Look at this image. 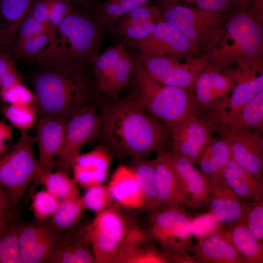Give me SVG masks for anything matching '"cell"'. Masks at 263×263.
I'll return each mask as SVG.
<instances>
[{
  "mask_svg": "<svg viewBox=\"0 0 263 263\" xmlns=\"http://www.w3.org/2000/svg\"><path fill=\"white\" fill-rule=\"evenodd\" d=\"M210 193L207 206L221 223L234 224L244 221L248 204L241 203L223 178L208 179Z\"/></svg>",
  "mask_w": 263,
  "mask_h": 263,
  "instance_id": "obj_17",
  "label": "cell"
},
{
  "mask_svg": "<svg viewBox=\"0 0 263 263\" xmlns=\"http://www.w3.org/2000/svg\"><path fill=\"white\" fill-rule=\"evenodd\" d=\"M12 127L0 120V157L3 155L8 147V143L12 137Z\"/></svg>",
  "mask_w": 263,
  "mask_h": 263,
  "instance_id": "obj_52",
  "label": "cell"
},
{
  "mask_svg": "<svg viewBox=\"0 0 263 263\" xmlns=\"http://www.w3.org/2000/svg\"><path fill=\"white\" fill-rule=\"evenodd\" d=\"M96 106L87 107L67 121L62 147L55 162L57 170L73 169L83 146L99 137L101 119Z\"/></svg>",
  "mask_w": 263,
  "mask_h": 263,
  "instance_id": "obj_9",
  "label": "cell"
},
{
  "mask_svg": "<svg viewBox=\"0 0 263 263\" xmlns=\"http://www.w3.org/2000/svg\"><path fill=\"white\" fill-rule=\"evenodd\" d=\"M0 98L7 104L30 105L34 103L35 94L20 82L8 88L0 89Z\"/></svg>",
  "mask_w": 263,
  "mask_h": 263,
  "instance_id": "obj_46",
  "label": "cell"
},
{
  "mask_svg": "<svg viewBox=\"0 0 263 263\" xmlns=\"http://www.w3.org/2000/svg\"><path fill=\"white\" fill-rule=\"evenodd\" d=\"M31 192L38 185H43L46 190L60 200L80 196L77 185L65 171H50L42 174L33 181ZM31 194V195H32Z\"/></svg>",
  "mask_w": 263,
  "mask_h": 263,
  "instance_id": "obj_30",
  "label": "cell"
},
{
  "mask_svg": "<svg viewBox=\"0 0 263 263\" xmlns=\"http://www.w3.org/2000/svg\"><path fill=\"white\" fill-rule=\"evenodd\" d=\"M83 207L80 196L61 200L56 211L50 217L53 226L61 230L71 228L79 219Z\"/></svg>",
  "mask_w": 263,
  "mask_h": 263,
  "instance_id": "obj_33",
  "label": "cell"
},
{
  "mask_svg": "<svg viewBox=\"0 0 263 263\" xmlns=\"http://www.w3.org/2000/svg\"><path fill=\"white\" fill-rule=\"evenodd\" d=\"M135 56L148 74L162 83L185 89L193 84L192 74L168 58L139 53Z\"/></svg>",
  "mask_w": 263,
  "mask_h": 263,
  "instance_id": "obj_20",
  "label": "cell"
},
{
  "mask_svg": "<svg viewBox=\"0 0 263 263\" xmlns=\"http://www.w3.org/2000/svg\"><path fill=\"white\" fill-rule=\"evenodd\" d=\"M73 3L82 7L85 11L91 12L98 4L99 0H72Z\"/></svg>",
  "mask_w": 263,
  "mask_h": 263,
  "instance_id": "obj_55",
  "label": "cell"
},
{
  "mask_svg": "<svg viewBox=\"0 0 263 263\" xmlns=\"http://www.w3.org/2000/svg\"><path fill=\"white\" fill-rule=\"evenodd\" d=\"M244 222L252 234L258 241L263 239V200L248 204Z\"/></svg>",
  "mask_w": 263,
  "mask_h": 263,
  "instance_id": "obj_47",
  "label": "cell"
},
{
  "mask_svg": "<svg viewBox=\"0 0 263 263\" xmlns=\"http://www.w3.org/2000/svg\"><path fill=\"white\" fill-rule=\"evenodd\" d=\"M37 120L35 137L38 147V171L35 180L55 168L62 147L67 122L47 117H40Z\"/></svg>",
  "mask_w": 263,
  "mask_h": 263,
  "instance_id": "obj_12",
  "label": "cell"
},
{
  "mask_svg": "<svg viewBox=\"0 0 263 263\" xmlns=\"http://www.w3.org/2000/svg\"><path fill=\"white\" fill-rule=\"evenodd\" d=\"M33 84L38 118L47 117L68 121L91 105L101 94L92 63L73 64L40 69Z\"/></svg>",
  "mask_w": 263,
  "mask_h": 263,
  "instance_id": "obj_2",
  "label": "cell"
},
{
  "mask_svg": "<svg viewBox=\"0 0 263 263\" xmlns=\"http://www.w3.org/2000/svg\"><path fill=\"white\" fill-rule=\"evenodd\" d=\"M72 0H52L46 22L50 40L62 21L73 11Z\"/></svg>",
  "mask_w": 263,
  "mask_h": 263,
  "instance_id": "obj_44",
  "label": "cell"
},
{
  "mask_svg": "<svg viewBox=\"0 0 263 263\" xmlns=\"http://www.w3.org/2000/svg\"><path fill=\"white\" fill-rule=\"evenodd\" d=\"M103 27L89 12L73 10L34 61L40 69L92 63L100 53Z\"/></svg>",
  "mask_w": 263,
  "mask_h": 263,
  "instance_id": "obj_3",
  "label": "cell"
},
{
  "mask_svg": "<svg viewBox=\"0 0 263 263\" xmlns=\"http://www.w3.org/2000/svg\"></svg>",
  "mask_w": 263,
  "mask_h": 263,
  "instance_id": "obj_58",
  "label": "cell"
},
{
  "mask_svg": "<svg viewBox=\"0 0 263 263\" xmlns=\"http://www.w3.org/2000/svg\"><path fill=\"white\" fill-rule=\"evenodd\" d=\"M17 70L10 54L0 51V78L9 72Z\"/></svg>",
  "mask_w": 263,
  "mask_h": 263,
  "instance_id": "obj_53",
  "label": "cell"
},
{
  "mask_svg": "<svg viewBox=\"0 0 263 263\" xmlns=\"http://www.w3.org/2000/svg\"><path fill=\"white\" fill-rule=\"evenodd\" d=\"M170 153L185 205L193 208L207 206L210 193L208 179L188 160L172 151Z\"/></svg>",
  "mask_w": 263,
  "mask_h": 263,
  "instance_id": "obj_14",
  "label": "cell"
},
{
  "mask_svg": "<svg viewBox=\"0 0 263 263\" xmlns=\"http://www.w3.org/2000/svg\"><path fill=\"white\" fill-rule=\"evenodd\" d=\"M260 130L247 129L231 136V157L241 167L263 179V136Z\"/></svg>",
  "mask_w": 263,
  "mask_h": 263,
  "instance_id": "obj_16",
  "label": "cell"
},
{
  "mask_svg": "<svg viewBox=\"0 0 263 263\" xmlns=\"http://www.w3.org/2000/svg\"><path fill=\"white\" fill-rule=\"evenodd\" d=\"M44 32L48 33L46 24L34 18L31 7L20 25L14 45Z\"/></svg>",
  "mask_w": 263,
  "mask_h": 263,
  "instance_id": "obj_48",
  "label": "cell"
},
{
  "mask_svg": "<svg viewBox=\"0 0 263 263\" xmlns=\"http://www.w3.org/2000/svg\"><path fill=\"white\" fill-rule=\"evenodd\" d=\"M158 195V210L185 207L180 184L172 162L170 152L162 149L152 159Z\"/></svg>",
  "mask_w": 263,
  "mask_h": 263,
  "instance_id": "obj_15",
  "label": "cell"
},
{
  "mask_svg": "<svg viewBox=\"0 0 263 263\" xmlns=\"http://www.w3.org/2000/svg\"><path fill=\"white\" fill-rule=\"evenodd\" d=\"M36 137L21 131L10 151L0 157V185L6 190L13 207L24 197L38 171L34 146Z\"/></svg>",
  "mask_w": 263,
  "mask_h": 263,
  "instance_id": "obj_5",
  "label": "cell"
},
{
  "mask_svg": "<svg viewBox=\"0 0 263 263\" xmlns=\"http://www.w3.org/2000/svg\"><path fill=\"white\" fill-rule=\"evenodd\" d=\"M113 156L109 149L102 144L90 152L80 154L75 164L88 167L107 175Z\"/></svg>",
  "mask_w": 263,
  "mask_h": 263,
  "instance_id": "obj_38",
  "label": "cell"
},
{
  "mask_svg": "<svg viewBox=\"0 0 263 263\" xmlns=\"http://www.w3.org/2000/svg\"><path fill=\"white\" fill-rule=\"evenodd\" d=\"M227 28L242 50L251 55L257 54L262 41L261 29L249 15L243 12L236 14Z\"/></svg>",
  "mask_w": 263,
  "mask_h": 263,
  "instance_id": "obj_27",
  "label": "cell"
},
{
  "mask_svg": "<svg viewBox=\"0 0 263 263\" xmlns=\"http://www.w3.org/2000/svg\"><path fill=\"white\" fill-rule=\"evenodd\" d=\"M31 197V209L36 218L40 221L51 217L56 211L61 202L46 190L33 193Z\"/></svg>",
  "mask_w": 263,
  "mask_h": 263,
  "instance_id": "obj_41",
  "label": "cell"
},
{
  "mask_svg": "<svg viewBox=\"0 0 263 263\" xmlns=\"http://www.w3.org/2000/svg\"><path fill=\"white\" fill-rule=\"evenodd\" d=\"M73 169L76 184L86 189L102 184L107 177L86 166L77 164L74 165Z\"/></svg>",
  "mask_w": 263,
  "mask_h": 263,
  "instance_id": "obj_49",
  "label": "cell"
},
{
  "mask_svg": "<svg viewBox=\"0 0 263 263\" xmlns=\"http://www.w3.org/2000/svg\"><path fill=\"white\" fill-rule=\"evenodd\" d=\"M159 10L164 21L179 31L188 40L196 37L194 25L196 13L192 9L177 4L174 0H164Z\"/></svg>",
  "mask_w": 263,
  "mask_h": 263,
  "instance_id": "obj_31",
  "label": "cell"
},
{
  "mask_svg": "<svg viewBox=\"0 0 263 263\" xmlns=\"http://www.w3.org/2000/svg\"><path fill=\"white\" fill-rule=\"evenodd\" d=\"M49 41L47 32L41 33L14 45L10 54L14 57L34 60L45 46L48 45Z\"/></svg>",
  "mask_w": 263,
  "mask_h": 263,
  "instance_id": "obj_39",
  "label": "cell"
},
{
  "mask_svg": "<svg viewBox=\"0 0 263 263\" xmlns=\"http://www.w3.org/2000/svg\"><path fill=\"white\" fill-rule=\"evenodd\" d=\"M223 178L243 203L251 204L263 200V179L243 169L232 157L224 170Z\"/></svg>",
  "mask_w": 263,
  "mask_h": 263,
  "instance_id": "obj_23",
  "label": "cell"
},
{
  "mask_svg": "<svg viewBox=\"0 0 263 263\" xmlns=\"http://www.w3.org/2000/svg\"><path fill=\"white\" fill-rule=\"evenodd\" d=\"M58 242L57 233L50 227L28 251L20 255L22 263H47Z\"/></svg>",
  "mask_w": 263,
  "mask_h": 263,
  "instance_id": "obj_34",
  "label": "cell"
},
{
  "mask_svg": "<svg viewBox=\"0 0 263 263\" xmlns=\"http://www.w3.org/2000/svg\"><path fill=\"white\" fill-rule=\"evenodd\" d=\"M12 207L13 204L8 193L0 185V210L10 211Z\"/></svg>",
  "mask_w": 263,
  "mask_h": 263,
  "instance_id": "obj_54",
  "label": "cell"
},
{
  "mask_svg": "<svg viewBox=\"0 0 263 263\" xmlns=\"http://www.w3.org/2000/svg\"><path fill=\"white\" fill-rule=\"evenodd\" d=\"M202 10L207 12L220 11L226 7L229 0H192Z\"/></svg>",
  "mask_w": 263,
  "mask_h": 263,
  "instance_id": "obj_51",
  "label": "cell"
},
{
  "mask_svg": "<svg viewBox=\"0 0 263 263\" xmlns=\"http://www.w3.org/2000/svg\"><path fill=\"white\" fill-rule=\"evenodd\" d=\"M1 112L13 125L21 131L31 128L38 118L37 110L33 105L7 104L1 108Z\"/></svg>",
  "mask_w": 263,
  "mask_h": 263,
  "instance_id": "obj_36",
  "label": "cell"
},
{
  "mask_svg": "<svg viewBox=\"0 0 263 263\" xmlns=\"http://www.w3.org/2000/svg\"><path fill=\"white\" fill-rule=\"evenodd\" d=\"M50 228V226L44 224L37 222L19 225L20 255L28 251Z\"/></svg>",
  "mask_w": 263,
  "mask_h": 263,
  "instance_id": "obj_43",
  "label": "cell"
},
{
  "mask_svg": "<svg viewBox=\"0 0 263 263\" xmlns=\"http://www.w3.org/2000/svg\"><path fill=\"white\" fill-rule=\"evenodd\" d=\"M49 263H95L88 226L64 245H57L47 261Z\"/></svg>",
  "mask_w": 263,
  "mask_h": 263,
  "instance_id": "obj_28",
  "label": "cell"
},
{
  "mask_svg": "<svg viewBox=\"0 0 263 263\" xmlns=\"http://www.w3.org/2000/svg\"><path fill=\"white\" fill-rule=\"evenodd\" d=\"M231 157L230 135L213 136L204 150L197 165L207 179L222 178Z\"/></svg>",
  "mask_w": 263,
  "mask_h": 263,
  "instance_id": "obj_25",
  "label": "cell"
},
{
  "mask_svg": "<svg viewBox=\"0 0 263 263\" xmlns=\"http://www.w3.org/2000/svg\"><path fill=\"white\" fill-rule=\"evenodd\" d=\"M199 263H245L235 248L220 236L214 234L198 240L190 251Z\"/></svg>",
  "mask_w": 263,
  "mask_h": 263,
  "instance_id": "obj_24",
  "label": "cell"
},
{
  "mask_svg": "<svg viewBox=\"0 0 263 263\" xmlns=\"http://www.w3.org/2000/svg\"><path fill=\"white\" fill-rule=\"evenodd\" d=\"M231 87L228 78L216 72L204 73L196 82V101L201 111L219 113L227 110Z\"/></svg>",
  "mask_w": 263,
  "mask_h": 263,
  "instance_id": "obj_18",
  "label": "cell"
},
{
  "mask_svg": "<svg viewBox=\"0 0 263 263\" xmlns=\"http://www.w3.org/2000/svg\"><path fill=\"white\" fill-rule=\"evenodd\" d=\"M133 74L126 96L134 104L170 129L188 116L201 114L195 97L186 89L162 83L152 78L135 55Z\"/></svg>",
  "mask_w": 263,
  "mask_h": 263,
  "instance_id": "obj_4",
  "label": "cell"
},
{
  "mask_svg": "<svg viewBox=\"0 0 263 263\" xmlns=\"http://www.w3.org/2000/svg\"><path fill=\"white\" fill-rule=\"evenodd\" d=\"M155 244L148 230L133 225L125 237L113 263H169L167 256Z\"/></svg>",
  "mask_w": 263,
  "mask_h": 263,
  "instance_id": "obj_13",
  "label": "cell"
},
{
  "mask_svg": "<svg viewBox=\"0 0 263 263\" xmlns=\"http://www.w3.org/2000/svg\"><path fill=\"white\" fill-rule=\"evenodd\" d=\"M263 90V75L239 84L229 97L227 111H233Z\"/></svg>",
  "mask_w": 263,
  "mask_h": 263,
  "instance_id": "obj_37",
  "label": "cell"
},
{
  "mask_svg": "<svg viewBox=\"0 0 263 263\" xmlns=\"http://www.w3.org/2000/svg\"><path fill=\"white\" fill-rule=\"evenodd\" d=\"M109 99L104 102L101 97L97 103L99 137L113 155L120 159L146 158L171 144L169 129L126 96Z\"/></svg>",
  "mask_w": 263,
  "mask_h": 263,
  "instance_id": "obj_1",
  "label": "cell"
},
{
  "mask_svg": "<svg viewBox=\"0 0 263 263\" xmlns=\"http://www.w3.org/2000/svg\"><path fill=\"white\" fill-rule=\"evenodd\" d=\"M1 113V108L0 107V113Z\"/></svg>",
  "mask_w": 263,
  "mask_h": 263,
  "instance_id": "obj_57",
  "label": "cell"
},
{
  "mask_svg": "<svg viewBox=\"0 0 263 263\" xmlns=\"http://www.w3.org/2000/svg\"><path fill=\"white\" fill-rule=\"evenodd\" d=\"M128 166L133 170L141 191L143 210L150 215L157 210L158 206L153 160L146 158L130 159Z\"/></svg>",
  "mask_w": 263,
  "mask_h": 263,
  "instance_id": "obj_29",
  "label": "cell"
},
{
  "mask_svg": "<svg viewBox=\"0 0 263 263\" xmlns=\"http://www.w3.org/2000/svg\"><path fill=\"white\" fill-rule=\"evenodd\" d=\"M52 0H34L31 7V11L36 20L46 24Z\"/></svg>",
  "mask_w": 263,
  "mask_h": 263,
  "instance_id": "obj_50",
  "label": "cell"
},
{
  "mask_svg": "<svg viewBox=\"0 0 263 263\" xmlns=\"http://www.w3.org/2000/svg\"><path fill=\"white\" fill-rule=\"evenodd\" d=\"M212 114L208 119L223 135H232L247 129L263 132V90L233 111Z\"/></svg>",
  "mask_w": 263,
  "mask_h": 263,
  "instance_id": "obj_11",
  "label": "cell"
},
{
  "mask_svg": "<svg viewBox=\"0 0 263 263\" xmlns=\"http://www.w3.org/2000/svg\"><path fill=\"white\" fill-rule=\"evenodd\" d=\"M19 225L8 224L0 232V263H22L19 243Z\"/></svg>",
  "mask_w": 263,
  "mask_h": 263,
  "instance_id": "obj_35",
  "label": "cell"
},
{
  "mask_svg": "<svg viewBox=\"0 0 263 263\" xmlns=\"http://www.w3.org/2000/svg\"><path fill=\"white\" fill-rule=\"evenodd\" d=\"M10 211L0 210V226L6 225L9 222Z\"/></svg>",
  "mask_w": 263,
  "mask_h": 263,
  "instance_id": "obj_56",
  "label": "cell"
},
{
  "mask_svg": "<svg viewBox=\"0 0 263 263\" xmlns=\"http://www.w3.org/2000/svg\"><path fill=\"white\" fill-rule=\"evenodd\" d=\"M152 33L166 40L174 52H185L189 47L188 39L179 31L164 20L156 24Z\"/></svg>",
  "mask_w": 263,
  "mask_h": 263,
  "instance_id": "obj_42",
  "label": "cell"
},
{
  "mask_svg": "<svg viewBox=\"0 0 263 263\" xmlns=\"http://www.w3.org/2000/svg\"><path fill=\"white\" fill-rule=\"evenodd\" d=\"M150 0H107L99 4L90 13L103 26L112 28L120 18Z\"/></svg>",
  "mask_w": 263,
  "mask_h": 263,
  "instance_id": "obj_32",
  "label": "cell"
},
{
  "mask_svg": "<svg viewBox=\"0 0 263 263\" xmlns=\"http://www.w3.org/2000/svg\"><path fill=\"white\" fill-rule=\"evenodd\" d=\"M160 16L159 9L144 4L120 18L112 28L126 40L141 39L152 33Z\"/></svg>",
  "mask_w": 263,
  "mask_h": 263,
  "instance_id": "obj_19",
  "label": "cell"
},
{
  "mask_svg": "<svg viewBox=\"0 0 263 263\" xmlns=\"http://www.w3.org/2000/svg\"><path fill=\"white\" fill-rule=\"evenodd\" d=\"M148 229L165 253L188 254L193 246L190 218L184 207L158 210L150 214Z\"/></svg>",
  "mask_w": 263,
  "mask_h": 263,
  "instance_id": "obj_6",
  "label": "cell"
},
{
  "mask_svg": "<svg viewBox=\"0 0 263 263\" xmlns=\"http://www.w3.org/2000/svg\"><path fill=\"white\" fill-rule=\"evenodd\" d=\"M114 201L128 209H144V198L135 174L128 165H120L108 185Z\"/></svg>",
  "mask_w": 263,
  "mask_h": 263,
  "instance_id": "obj_21",
  "label": "cell"
},
{
  "mask_svg": "<svg viewBox=\"0 0 263 263\" xmlns=\"http://www.w3.org/2000/svg\"><path fill=\"white\" fill-rule=\"evenodd\" d=\"M133 224L119 208L109 207L88 225L95 263H113L124 239Z\"/></svg>",
  "mask_w": 263,
  "mask_h": 263,
  "instance_id": "obj_7",
  "label": "cell"
},
{
  "mask_svg": "<svg viewBox=\"0 0 263 263\" xmlns=\"http://www.w3.org/2000/svg\"><path fill=\"white\" fill-rule=\"evenodd\" d=\"M34 0H0V51L9 54L20 25Z\"/></svg>",
  "mask_w": 263,
  "mask_h": 263,
  "instance_id": "obj_22",
  "label": "cell"
},
{
  "mask_svg": "<svg viewBox=\"0 0 263 263\" xmlns=\"http://www.w3.org/2000/svg\"><path fill=\"white\" fill-rule=\"evenodd\" d=\"M222 227L221 223L209 212L191 218L192 235L198 240L216 234Z\"/></svg>",
  "mask_w": 263,
  "mask_h": 263,
  "instance_id": "obj_45",
  "label": "cell"
},
{
  "mask_svg": "<svg viewBox=\"0 0 263 263\" xmlns=\"http://www.w3.org/2000/svg\"><path fill=\"white\" fill-rule=\"evenodd\" d=\"M217 234L230 243L244 260L245 263H263V244L256 239L243 221L223 227Z\"/></svg>",
  "mask_w": 263,
  "mask_h": 263,
  "instance_id": "obj_26",
  "label": "cell"
},
{
  "mask_svg": "<svg viewBox=\"0 0 263 263\" xmlns=\"http://www.w3.org/2000/svg\"><path fill=\"white\" fill-rule=\"evenodd\" d=\"M217 131L209 119L192 114L169 129L172 151L198 164L205 147Z\"/></svg>",
  "mask_w": 263,
  "mask_h": 263,
  "instance_id": "obj_10",
  "label": "cell"
},
{
  "mask_svg": "<svg viewBox=\"0 0 263 263\" xmlns=\"http://www.w3.org/2000/svg\"><path fill=\"white\" fill-rule=\"evenodd\" d=\"M92 67L101 94L109 99L119 98L132 78L133 59L124 41L100 53L93 61Z\"/></svg>",
  "mask_w": 263,
  "mask_h": 263,
  "instance_id": "obj_8",
  "label": "cell"
},
{
  "mask_svg": "<svg viewBox=\"0 0 263 263\" xmlns=\"http://www.w3.org/2000/svg\"><path fill=\"white\" fill-rule=\"evenodd\" d=\"M84 207L94 211L96 214L113 206L114 201L108 186L97 185L87 189L82 197Z\"/></svg>",
  "mask_w": 263,
  "mask_h": 263,
  "instance_id": "obj_40",
  "label": "cell"
}]
</instances>
